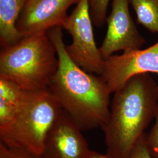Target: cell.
Wrapping results in <instances>:
<instances>
[{"mask_svg": "<svg viewBox=\"0 0 158 158\" xmlns=\"http://www.w3.org/2000/svg\"><path fill=\"white\" fill-rule=\"evenodd\" d=\"M129 4L128 0H113L107 32L100 47L104 60L118 51L141 49L145 42L131 15Z\"/></svg>", "mask_w": 158, "mask_h": 158, "instance_id": "obj_7", "label": "cell"}, {"mask_svg": "<svg viewBox=\"0 0 158 158\" xmlns=\"http://www.w3.org/2000/svg\"><path fill=\"white\" fill-rule=\"evenodd\" d=\"M137 21L152 33L158 34V0H128Z\"/></svg>", "mask_w": 158, "mask_h": 158, "instance_id": "obj_12", "label": "cell"}, {"mask_svg": "<svg viewBox=\"0 0 158 158\" xmlns=\"http://www.w3.org/2000/svg\"><path fill=\"white\" fill-rule=\"evenodd\" d=\"M149 73L158 75V41L144 49L125 51L108 57L101 76L114 93L131 78Z\"/></svg>", "mask_w": 158, "mask_h": 158, "instance_id": "obj_6", "label": "cell"}, {"mask_svg": "<svg viewBox=\"0 0 158 158\" xmlns=\"http://www.w3.org/2000/svg\"><path fill=\"white\" fill-rule=\"evenodd\" d=\"M158 108V85L149 74L131 78L114 93L108 121L102 129L107 154L128 158L146 134Z\"/></svg>", "mask_w": 158, "mask_h": 158, "instance_id": "obj_2", "label": "cell"}, {"mask_svg": "<svg viewBox=\"0 0 158 158\" xmlns=\"http://www.w3.org/2000/svg\"><path fill=\"white\" fill-rule=\"evenodd\" d=\"M28 0H0V44L2 49L15 45L23 39L17 23Z\"/></svg>", "mask_w": 158, "mask_h": 158, "instance_id": "obj_10", "label": "cell"}, {"mask_svg": "<svg viewBox=\"0 0 158 158\" xmlns=\"http://www.w3.org/2000/svg\"><path fill=\"white\" fill-rule=\"evenodd\" d=\"M90 0H80L62 27L70 34L72 42L66 46L72 59L85 71L101 76L105 60L94 39Z\"/></svg>", "mask_w": 158, "mask_h": 158, "instance_id": "obj_5", "label": "cell"}, {"mask_svg": "<svg viewBox=\"0 0 158 158\" xmlns=\"http://www.w3.org/2000/svg\"><path fill=\"white\" fill-rule=\"evenodd\" d=\"M0 158H42L40 155L22 149L6 147L0 142Z\"/></svg>", "mask_w": 158, "mask_h": 158, "instance_id": "obj_15", "label": "cell"}, {"mask_svg": "<svg viewBox=\"0 0 158 158\" xmlns=\"http://www.w3.org/2000/svg\"><path fill=\"white\" fill-rule=\"evenodd\" d=\"M110 0H90V14L93 23L102 27L107 22V11Z\"/></svg>", "mask_w": 158, "mask_h": 158, "instance_id": "obj_13", "label": "cell"}, {"mask_svg": "<svg viewBox=\"0 0 158 158\" xmlns=\"http://www.w3.org/2000/svg\"><path fill=\"white\" fill-rule=\"evenodd\" d=\"M24 92L17 83L0 77V135L12 124L21 104Z\"/></svg>", "mask_w": 158, "mask_h": 158, "instance_id": "obj_11", "label": "cell"}, {"mask_svg": "<svg viewBox=\"0 0 158 158\" xmlns=\"http://www.w3.org/2000/svg\"><path fill=\"white\" fill-rule=\"evenodd\" d=\"M145 136L136 145L128 158H152L148 149Z\"/></svg>", "mask_w": 158, "mask_h": 158, "instance_id": "obj_16", "label": "cell"}, {"mask_svg": "<svg viewBox=\"0 0 158 158\" xmlns=\"http://www.w3.org/2000/svg\"><path fill=\"white\" fill-rule=\"evenodd\" d=\"M62 111L49 89L25 91L17 115L10 127L0 135V142L40 155L46 136Z\"/></svg>", "mask_w": 158, "mask_h": 158, "instance_id": "obj_4", "label": "cell"}, {"mask_svg": "<svg viewBox=\"0 0 158 158\" xmlns=\"http://www.w3.org/2000/svg\"><path fill=\"white\" fill-rule=\"evenodd\" d=\"M56 50L46 32L23 38L0 53V77L26 91L48 89L56 72Z\"/></svg>", "mask_w": 158, "mask_h": 158, "instance_id": "obj_3", "label": "cell"}, {"mask_svg": "<svg viewBox=\"0 0 158 158\" xmlns=\"http://www.w3.org/2000/svg\"><path fill=\"white\" fill-rule=\"evenodd\" d=\"M85 158H113L109 156L108 154H102L100 153L97 152L96 151L90 150L87 153Z\"/></svg>", "mask_w": 158, "mask_h": 158, "instance_id": "obj_17", "label": "cell"}, {"mask_svg": "<svg viewBox=\"0 0 158 158\" xmlns=\"http://www.w3.org/2000/svg\"><path fill=\"white\" fill-rule=\"evenodd\" d=\"M82 131L62 111L46 136L42 158H85L90 151Z\"/></svg>", "mask_w": 158, "mask_h": 158, "instance_id": "obj_9", "label": "cell"}, {"mask_svg": "<svg viewBox=\"0 0 158 158\" xmlns=\"http://www.w3.org/2000/svg\"><path fill=\"white\" fill-rule=\"evenodd\" d=\"M62 29L55 27L46 32L58 58L56 72L48 89L63 111L82 131L102 128L109 118L112 92L101 76L85 71L72 59Z\"/></svg>", "mask_w": 158, "mask_h": 158, "instance_id": "obj_1", "label": "cell"}, {"mask_svg": "<svg viewBox=\"0 0 158 158\" xmlns=\"http://www.w3.org/2000/svg\"><path fill=\"white\" fill-rule=\"evenodd\" d=\"M154 124L145 139L148 149L152 158H158V108L154 119Z\"/></svg>", "mask_w": 158, "mask_h": 158, "instance_id": "obj_14", "label": "cell"}, {"mask_svg": "<svg viewBox=\"0 0 158 158\" xmlns=\"http://www.w3.org/2000/svg\"><path fill=\"white\" fill-rule=\"evenodd\" d=\"M80 0H28L17 23L22 38L46 32L55 27L62 28L68 9Z\"/></svg>", "mask_w": 158, "mask_h": 158, "instance_id": "obj_8", "label": "cell"}]
</instances>
